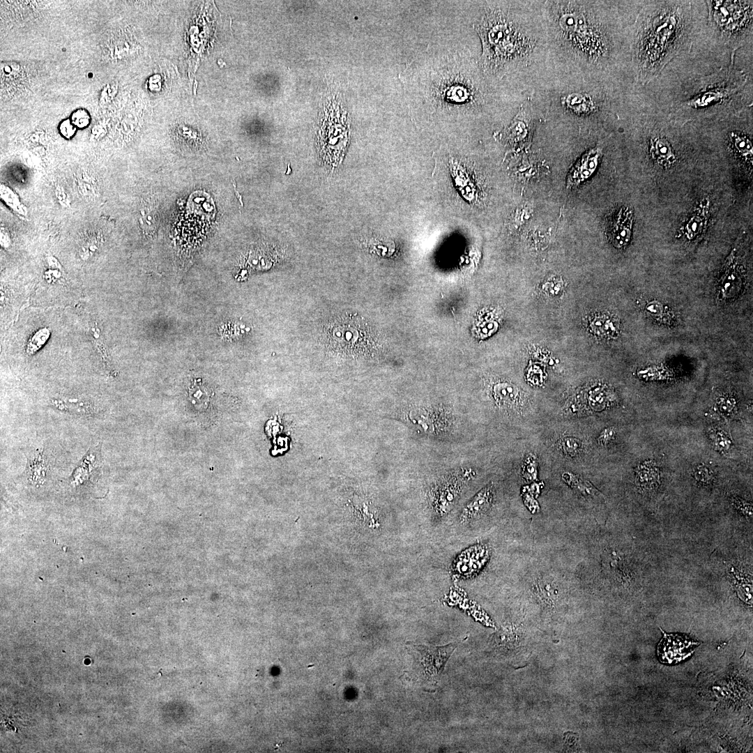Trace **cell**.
Segmentation results:
<instances>
[{
	"mask_svg": "<svg viewBox=\"0 0 753 753\" xmlns=\"http://www.w3.org/2000/svg\"><path fill=\"white\" fill-rule=\"evenodd\" d=\"M492 394L497 406L508 413L526 416L533 409L530 397L514 384L505 382L496 383L493 387Z\"/></svg>",
	"mask_w": 753,
	"mask_h": 753,
	"instance_id": "cell-7",
	"label": "cell"
},
{
	"mask_svg": "<svg viewBox=\"0 0 753 753\" xmlns=\"http://www.w3.org/2000/svg\"><path fill=\"white\" fill-rule=\"evenodd\" d=\"M729 139L730 146L737 156L752 167L753 148L750 138L742 132L731 131L729 134Z\"/></svg>",
	"mask_w": 753,
	"mask_h": 753,
	"instance_id": "cell-15",
	"label": "cell"
},
{
	"mask_svg": "<svg viewBox=\"0 0 753 753\" xmlns=\"http://www.w3.org/2000/svg\"><path fill=\"white\" fill-rule=\"evenodd\" d=\"M563 102L576 114H586L593 112L595 109V105L591 98L585 94H569L563 98Z\"/></svg>",
	"mask_w": 753,
	"mask_h": 753,
	"instance_id": "cell-18",
	"label": "cell"
},
{
	"mask_svg": "<svg viewBox=\"0 0 753 753\" xmlns=\"http://www.w3.org/2000/svg\"><path fill=\"white\" fill-rule=\"evenodd\" d=\"M613 434H614L613 429H611V428L606 429L604 431H603V432L601 434L600 436L598 438L599 443H606L609 442V440L613 436Z\"/></svg>",
	"mask_w": 753,
	"mask_h": 753,
	"instance_id": "cell-27",
	"label": "cell"
},
{
	"mask_svg": "<svg viewBox=\"0 0 753 753\" xmlns=\"http://www.w3.org/2000/svg\"><path fill=\"white\" fill-rule=\"evenodd\" d=\"M482 43L480 66L485 73L499 75L523 60L534 41L524 33L508 10L490 7L473 24Z\"/></svg>",
	"mask_w": 753,
	"mask_h": 753,
	"instance_id": "cell-3",
	"label": "cell"
},
{
	"mask_svg": "<svg viewBox=\"0 0 753 753\" xmlns=\"http://www.w3.org/2000/svg\"><path fill=\"white\" fill-rule=\"evenodd\" d=\"M493 501V489L492 485H487L482 489L466 504L462 510L459 520L465 523L469 522L485 512L490 508Z\"/></svg>",
	"mask_w": 753,
	"mask_h": 753,
	"instance_id": "cell-13",
	"label": "cell"
},
{
	"mask_svg": "<svg viewBox=\"0 0 753 753\" xmlns=\"http://www.w3.org/2000/svg\"><path fill=\"white\" fill-rule=\"evenodd\" d=\"M556 24L560 39L568 48L587 60L597 62L607 58L611 41L606 28L586 8L575 1H559Z\"/></svg>",
	"mask_w": 753,
	"mask_h": 753,
	"instance_id": "cell-4",
	"label": "cell"
},
{
	"mask_svg": "<svg viewBox=\"0 0 753 753\" xmlns=\"http://www.w3.org/2000/svg\"><path fill=\"white\" fill-rule=\"evenodd\" d=\"M699 645V642L685 634L664 632L657 646V655L662 663L676 664L690 656Z\"/></svg>",
	"mask_w": 753,
	"mask_h": 753,
	"instance_id": "cell-8",
	"label": "cell"
},
{
	"mask_svg": "<svg viewBox=\"0 0 753 753\" xmlns=\"http://www.w3.org/2000/svg\"><path fill=\"white\" fill-rule=\"evenodd\" d=\"M635 22L632 60L638 81L657 77L674 58L689 51L696 22L689 1H647Z\"/></svg>",
	"mask_w": 753,
	"mask_h": 753,
	"instance_id": "cell-2",
	"label": "cell"
},
{
	"mask_svg": "<svg viewBox=\"0 0 753 753\" xmlns=\"http://www.w3.org/2000/svg\"><path fill=\"white\" fill-rule=\"evenodd\" d=\"M511 135L519 139L526 135V128L524 122L519 119H516L510 128Z\"/></svg>",
	"mask_w": 753,
	"mask_h": 753,
	"instance_id": "cell-25",
	"label": "cell"
},
{
	"mask_svg": "<svg viewBox=\"0 0 753 753\" xmlns=\"http://www.w3.org/2000/svg\"><path fill=\"white\" fill-rule=\"evenodd\" d=\"M562 479L572 489L586 497L599 496L598 490L587 480L570 472H565Z\"/></svg>",
	"mask_w": 753,
	"mask_h": 753,
	"instance_id": "cell-19",
	"label": "cell"
},
{
	"mask_svg": "<svg viewBox=\"0 0 753 753\" xmlns=\"http://www.w3.org/2000/svg\"><path fill=\"white\" fill-rule=\"evenodd\" d=\"M471 61L462 53L427 54L400 75L412 114L464 116L479 109L482 93Z\"/></svg>",
	"mask_w": 753,
	"mask_h": 753,
	"instance_id": "cell-1",
	"label": "cell"
},
{
	"mask_svg": "<svg viewBox=\"0 0 753 753\" xmlns=\"http://www.w3.org/2000/svg\"><path fill=\"white\" fill-rule=\"evenodd\" d=\"M710 201L708 197L701 199L694 207L690 217L683 222L678 229V234L688 241H692L700 236L706 229L708 218Z\"/></svg>",
	"mask_w": 753,
	"mask_h": 753,
	"instance_id": "cell-12",
	"label": "cell"
},
{
	"mask_svg": "<svg viewBox=\"0 0 753 753\" xmlns=\"http://www.w3.org/2000/svg\"><path fill=\"white\" fill-rule=\"evenodd\" d=\"M560 449L567 455L576 456L582 450V443L577 438L573 436L563 437L559 443Z\"/></svg>",
	"mask_w": 753,
	"mask_h": 753,
	"instance_id": "cell-22",
	"label": "cell"
},
{
	"mask_svg": "<svg viewBox=\"0 0 753 753\" xmlns=\"http://www.w3.org/2000/svg\"><path fill=\"white\" fill-rule=\"evenodd\" d=\"M602 156V149L596 146L586 152L570 169L566 184L574 188L590 178L595 172Z\"/></svg>",
	"mask_w": 753,
	"mask_h": 753,
	"instance_id": "cell-11",
	"label": "cell"
},
{
	"mask_svg": "<svg viewBox=\"0 0 753 753\" xmlns=\"http://www.w3.org/2000/svg\"><path fill=\"white\" fill-rule=\"evenodd\" d=\"M733 55L731 65L710 75L701 77L695 86L686 91L683 98L672 105V109L694 113H706L727 109H738L744 99L748 83L743 71L734 68Z\"/></svg>",
	"mask_w": 753,
	"mask_h": 753,
	"instance_id": "cell-5",
	"label": "cell"
},
{
	"mask_svg": "<svg viewBox=\"0 0 753 753\" xmlns=\"http://www.w3.org/2000/svg\"><path fill=\"white\" fill-rule=\"evenodd\" d=\"M61 134L66 138H70L76 131V127L71 121L66 119L63 121L59 126Z\"/></svg>",
	"mask_w": 753,
	"mask_h": 753,
	"instance_id": "cell-26",
	"label": "cell"
},
{
	"mask_svg": "<svg viewBox=\"0 0 753 753\" xmlns=\"http://www.w3.org/2000/svg\"><path fill=\"white\" fill-rule=\"evenodd\" d=\"M50 335V330L47 328L37 331L30 339L26 347V352L30 355L36 353L45 343Z\"/></svg>",
	"mask_w": 753,
	"mask_h": 753,
	"instance_id": "cell-23",
	"label": "cell"
},
{
	"mask_svg": "<svg viewBox=\"0 0 753 753\" xmlns=\"http://www.w3.org/2000/svg\"><path fill=\"white\" fill-rule=\"evenodd\" d=\"M589 326L595 335L607 337H616L619 331V324L616 319L605 314H594L590 320Z\"/></svg>",
	"mask_w": 753,
	"mask_h": 753,
	"instance_id": "cell-17",
	"label": "cell"
},
{
	"mask_svg": "<svg viewBox=\"0 0 753 753\" xmlns=\"http://www.w3.org/2000/svg\"><path fill=\"white\" fill-rule=\"evenodd\" d=\"M49 465L43 450H36L29 458L27 473L33 484H43L48 473Z\"/></svg>",
	"mask_w": 753,
	"mask_h": 753,
	"instance_id": "cell-16",
	"label": "cell"
},
{
	"mask_svg": "<svg viewBox=\"0 0 753 753\" xmlns=\"http://www.w3.org/2000/svg\"><path fill=\"white\" fill-rule=\"evenodd\" d=\"M634 212L630 206H621L609 222L608 238L616 248H625L630 243L634 225Z\"/></svg>",
	"mask_w": 753,
	"mask_h": 753,
	"instance_id": "cell-9",
	"label": "cell"
},
{
	"mask_svg": "<svg viewBox=\"0 0 753 753\" xmlns=\"http://www.w3.org/2000/svg\"><path fill=\"white\" fill-rule=\"evenodd\" d=\"M71 121L75 127L84 128L89 124L90 116L84 109H78L73 114Z\"/></svg>",
	"mask_w": 753,
	"mask_h": 753,
	"instance_id": "cell-24",
	"label": "cell"
},
{
	"mask_svg": "<svg viewBox=\"0 0 753 753\" xmlns=\"http://www.w3.org/2000/svg\"><path fill=\"white\" fill-rule=\"evenodd\" d=\"M708 23L717 39L735 50L752 39V1H706Z\"/></svg>",
	"mask_w": 753,
	"mask_h": 753,
	"instance_id": "cell-6",
	"label": "cell"
},
{
	"mask_svg": "<svg viewBox=\"0 0 753 753\" xmlns=\"http://www.w3.org/2000/svg\"><path fill=\"white\" fill-rule=\"evenodd\" d=\"M648 153L655 163L663 168L671 167L677 160L671 144L663 136H653L650 139Z\"/></svg>",
	"mask_w": 753,
	"mask_h": 753,
	"instance_id": "cell-14",
	"label": "cell"
},
{
	"mask_svg": "<svg viewBox=\"0 0 753 753\" xmlns=\"http://www.w3.org/2000/svg\"><path fill=\"white\" fill-rule=\"evenodd\" d=\"M56 196H57L58 199H59L60 203H61V204H63L64 205L67 204L68 199H67V197H66V195L65 194V192L63 191V190L62 188H61L60 187L59 188L58 187V188L56 190Z\"/></svg>",
	"mask_w": 753,
	"mask_h": 753,
	"instance_id": "cell-28",
	"label": "cell"
},
{
	"mask_svg": "<svg viewBox=\"0 0 753 753\" xmlns=\"http://www.w3.org/2000/svg\"><path fill=\"white\" fill-rule=\"evenodd\" d=\"M732 574L735 577L736 581V586L738 592V597L745 603L752 605V586L751 580L749 579L738 576L736 573L732 570Z\"/></svg>",
	"mask_w": 753,
	"mask_h": 753,
	"instance_id": "cell-21",
	"label": "cell"
},
{
	"mask_svg": "<svg viewBox=\"0 0 753 753\" xmlns=\"http://www.w3.org/2000/svg\"><path fill=\"white\" fill-rule=\"evenodd\" d=\"M0 195L2 201L10 208L21 215H26V210L18 195L8 186L1 184Z\"/></svg>",
	"mask_w": 753,
	"mask_h": 753,
	"instance_id": "cell-20",
	"label": "cell"
},
{
	"mask_svg": "<svg viewBox=\"0 0 753 753\" xmlns=\"http://www.w3.org/2000/svg\"><path fill=\"white\" fill-rule=\"evenodd\" d=\"M413 647L420 655L418 660L425 674L430 677L441 674L448 657L456 647V644L439 647L413 645Z\"/></svg>",
	"mask_w": 753,
	"mask_h": 753,
	"instance_id": "cell-10",
	"label": "cell"
}]
</instances>
